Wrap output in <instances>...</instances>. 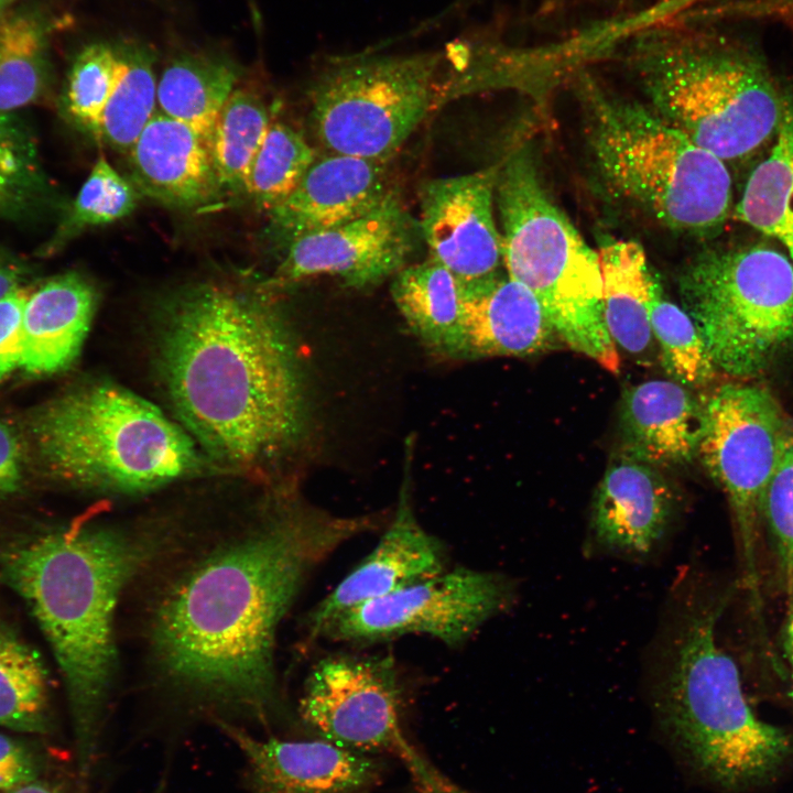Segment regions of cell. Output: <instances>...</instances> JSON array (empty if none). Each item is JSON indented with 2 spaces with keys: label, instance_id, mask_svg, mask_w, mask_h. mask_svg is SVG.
Listing matches in <instances>:
<instances>
[{
  "label": "cell",
  "instance_id": "cell-1",
  "mask_svg": "<svg viewBox=\"0 0 793 793\" xmlns=\"http://www.w3.org/2000/svg\"><path fill=\"white\" fill-rule=\"evenodd\" d=\"M258 514L162 561L143 623L165 691L196 707L269 723L281 706L280 623L311 574L380 514L338 515L280 491Z\"/></svg>",
  "mask_w": 793,
  "mask_h": 793
},
{
  "label": "cell",
  "instance_id": "cell-2",
  "mask_svg": "<svg viewBox=\"0 0 793 793\" xmlns=\"http://www.w3.org/2000/svg\"><path fill=\"white\" fill-rule=\"evenodd\" d=\"M272 291L203 281L161 308L159 369L185 431L209 458L243 471L271 468L304 424L297 357Z\"/></svg>",
  "mask_w": 793,
  "mask_h": 793
},
{
  "label": "cell",
  "instance_id": "cell-3",
  "mask_svg": "<svg viewBox=\"0 0 793 793\" xmlns=\"http://www.w3.org/2000/svg\"><path fill=\"white\" fill-rule=\"evenodd\" d=\"M182 539L167 523L78 524L20 542L0 557L63 675L83 772L95 759L115 677L118 600Z\"/></svg>",
  "mask_w": 793,
  "mask_h": 793
},
{
  "label": "cell",
  "instance_id": "cell-4",
  "mask_svg": "<svg viewBox=\"0 0 793 793\" xmlns=\"http://www.w3.org/2000/svg\"><path fill=\"white\" fill-rule=\"evenodd\" d=\"M724 600L686 607L656 688L659 721L699 778L731 793L774 781L793 761V737L759 719L734 659L719 645Z\"/></svg>",
  "mask_w": 793,
  "mask_h": 793
},
{
  "label": "cell",
  "instance_id": "cell-5",
  "mask_svg": "<svg viewBox=\"0 0 793 793\" xmlns=\"http://www.w3.org/2000/svg\"><path fill=\"white\" fill-rule=\"evenodd\" d=\"M36 452L57 479L116 493L149 491L202 472L191 435L156 406L111 382L73 389L30 423Z\"/></svg>",
  "mask_w": 793,
  "mask_h": 793
},
{
  "label": "cell",
  "instance_id": "cell-6",
  "mask_svg": "<svg viewBox=\"0 0 793 793\" xmlns=\"http://www.w3.org/2000/svg\"><path fill=\"white\" fill-rule=\"evenodd\" d=\"M653 110L724 162L775 135L785 98L760 55L723 34L655 35L634 54Z\"/></svg>",
  "mask_w": 793,
  "mask_h": 793
},
{
  "label": "cell",
  "instance_id": "cell-7",
  "mask_svg": "<svg viewBox=\"0 0 793 793\" xmlns=\"http://www.w3.org/2000/svg\"><path fill=\"white\" fill-rule=\"evenodd\" d=\"M495 202L507 274L534 294L564 344L617 373L620 358L604 318L598 251L554 203L526 150L500 163Z\"/></svg>",
  "mask_w": 793,
  "mask_h": 793
},
{
  "label": "cell",
  "instance_id": "cell-8",
  "mask_svg": "<svg viewBox=\"0 0 793 793\" xmlns=\"http://www.w3.org/2000/svg\"><path fill=\"white\" fill-rule=\"evenodd\" d=\"M583 88L591 156L609 188L671 230L720 228L732 203L726 162L653 109L609 97L589 82Z\"/></svg>",
  "mask_w": 793,
  "mask_h": 793
},
{
  "label": "cell",
  "instance_id": "cell-9",
  "mask_svg": "<svg viewBox=\"0 0 793 793\" xmlns=\"http://www.w3.org/2000/svg\"><path fill=\"white\" fill-rule=\"evenodd\" d=\"M678 287L716 369L753 377L793 346V263L780 250H706L683 270Z\"/></svg>",
  "mask_w": 793,
  "mask_h": 793
},
{
  "label": "cell",
  "instance_id": "cell-10",
  "mask_svg": "<svg viewBox=\"0 0 793 793\" xmlns=\"http://www.w3.org/2000/svg\"><path fill=\"white\" fill-rule=\"evenodd\" d=\"M442 55L356 56L323 69L311 94L326 153L388 162L432 109Z\"/></svg>",
  "mask_w": 793,
  "mask_h": 793
},
{
  "label": "cell",
  "instance_id": "cell-11",
  "mask_svg": "<svg viewBox=\"0 0 793 793\" xmlns=\"http://www.w3.org/2000/svg\"><path fill=\"white\" fill-rule=\"evenodd\" d=\"M703 413L697 457L728 499L745 583L759 606L762 500L790 422L765 389L739 382L717 387L703 402Z\"/></svg>",
  "mask_w": 793,
  "mask_h": 793
},
{
  "label": "cell",
  "instance_id": "cell-12",
  "mask_svg": "<svg viewBox=\"0 0 793 793\" xmlns=\"http://www.w3.org/2000/svg\"><path fill=\"white\" fill-rule=\"evenodd\" d=\"M513 595L512 582L500 573L448 567L341 613L321 639L363 644L426 634L458 647L508 608Z\"/></svg>",
  "mask_w": 793,
  "mask_h": 793
},
{
  "label": "cell",
  "instance_id": "cell-13",
  "mask_svg": "<svg viewBox=\"0 0 793 793\" xmlns=\"http://www.w3.org/2000/svg\"><path fill=\"white\" fill-rule=\"evenodd\" d=\"M391 655L330 654L311 670L298 714L321 738L362 753L395 754L401 684Z\"/></svg>",
  "mask_w": 793,
  "mask_h": 793
},
{
  "label": "cell",
  "instance_id": "cell-14",
  "mask_svg": "<svg viewBox=\"0 0 793 793\" xmlns=\"http://www.w3.org/2000/svg\"><path fill=\"white\" fill-rule=\"evenodd\" d=\"M421 241L419 221L394 187L367 214L292 241L273 276L262 283L274 290L317 275H333L348 287L370 289L406 267Z\"/></svg>",
  "mask_w": 793,
  "mask_h": 793
},
{
  "label": "cell",
  "instance_id": "cell-15",
  "mask_svg": "<svg viewBox=\"0 0 793 793\" xmlns=\"http://www.w3.org/2000/svg\"><path fill=\"white\" fill-rule=\"evenodd\" d=\"M500 163L474 173L428 180L420 189L417 219L428 257L463 284L491 279L502 263L493 210Z\"/></svg>",
  "mask_w": 793,
  "mask_h": 793
},
{
  "label": "cell",
  "instance_id": "cell-16",
  "mask_svg": "<svg viewBox=\"0 0 793 793\" xmlns=\"http://www.w3.org/2000/svg\"><path fill=\"white\" fill-rule=\"evenodd\" d=\"M410 480L406 464L390 523L372 551L307 613L306 642L319 640L341 613L448 568L445 545L415 514Z\"/></svg>",
  "mask_w": 793,
  "mask_h": 793
},
{
  "label": "cell",
  "instance_id": "cell-17",
  "mask_svg": "<svg viewBox=\"0 0 793 793\" xmlns=\"http://www.w3.org/2000/svg\"><path fill=\"white\" fill-rule=\"evenodd\" d=\"M247 763L249 793H367L380 779L369 754L326 739H259L225 719H214Z\"/></svg>",
  "mask_w": 793,
  "mask_h": 793
},
{
  "label": "cell",
  "instance_id": "cell-18",
  "mask_svg": "<svg viewBox=\"0 0 793 793\" xmlns=\"http://www.w3.org/2000/svg\"><path fill=\"white\" fill-rule=\"evenodd\" d=\"M393 188L389 186L388 162L324 153L294 192L268 211V231L286 248L300 237L367 214Z\"/></svg>",
  "mask_w": 793,
  "mask_h": 793
},
{
  "label": "cell",
  "instance_id": "cell-19",
  "mask_svg": "<svg viewBox=\"0 0 793 793\" xmlns=\"http://www.w3.org/2000/svg\"><path fill=\"white\" fill-rule=\"evenodd\" d=\"M676 504L658 467L623 455L609 465L594 495L590 545L610 554L650 555L667 536Z\"/></svg>",
  "mask_w": 793,
  "mask_h": 793
},
{
  "label": "cell",
  "instance_id": "cell-20",
  "mask_svg": "<svg viewBox=\"0 0 793 793\" xmlns=\"http://www.w3.org/2000/svg\"><path fill=\"white\" fill-rule=\"evenodd\" d=\"M130 181L140 193L177 209H197L220 196L207 140L156 111L128 152Z\"/></svg>",
  "mask_w": 793,
  "mask_h": 793
},
{
  "label": "cell",
  "instance_id": "cell-21",
  "mask_svg": "<svg viewBox=\"0 0 793 793\" xmlns=\"http://www.w3.org/2000/svg\"><path fill=\"white\" fill-rule=\"evenodd\" d=\"M461 359L526 357L557 335L534 294L508 274L463 285Z\"/></svg>",
  "mask_w": 793,
  "mask_h": 793
},
{
  "label": "cell",
  "instance_id": "cell-22",
  "mask_svg": "<svg viewBox=\"0 0 793 793\" xmlns=\"http://www.w3.org/2000/svg\"><path fill=\"white\" fill-rule=\"evenodd\" d=\"M703 415V402L675 381L631 387L620 409L624 455L654 467L689 463L698 453Z\"/></svg>",
  "mask_w": 793,
  "mask_h": 793
},
{
  "label": "cell",
  "instance_id": "cell-23",
  "mask_svg": "<svg viewBox=\"0 0 793 793\" xmlns=\"http://www.w3.org/2000/svg\"><path fill=\"white\" fill-rule=\"evenodd\" d=\"M97 301L94 284L76 272L57 275L31 294L20 367L33 374L68 368L87 336Z\"/></svg>",
  "mask_w": 793,
  "mask_h": 793
},
{
  "label": "cell",
  "instance_id": "cell-24",
  "mask_svg": "<svg viewBox=\"0 0 793 793\" xmlns=\"http://www.w3.org/2000/svg\"><path fill=\"white\" fill-rule=\"evenodd\" d=\"M391 295L408 326L432 354L461 359L463 286L432 258L401 269Z\"/></svg>",
  "mask_w": 793,
  "mask_h": 793
},
{
  "label": "cell",
  "instance_id": "cell-25",
  "mask_svg": "<svg viewBox=\"0 0 793 793\" xmlns=\"http://www.w3.org/2000/svg\"><path fill=\"white\" fill-rule=\"evenodd\" d=\"M602 309L608 333L622 350L640 356L652 340L649 317L650 269L643 248L631 240H611L599 250Z\"/></svg>",
  "mask_w": 793,
  "mask_h": 793
},
{
  "label": "cell",
  "instance_id": "cell-26",
  "mask_svg": "<svg viewBox=\"0 0 793 793\" xmlns=\"http://www.w3.org/2000/svg\"><path fill=\"white\" fill-rule=\"evenodd\" d=\"M240 70L218 53L186 52L163 68L156 86L160 113L181 121L208 140L216 118L237 88Z\"/></svg>",
  "mask_w": 793,
  "mask_h": 793
},
{
  "label": "cell",
  "instance_id": "cell-27",
  "mask_svg": "<svg viewBox=\"0 0 793 793\" xmlns=\"http://www.w3.org/2000/svg\"><path fill=\"white\" fill-rule=\"evenodd\" d=\"M767 156L749 175L736 217L776 240L793 263V93H789Z\"/></svg>",
  "mask_w": 793,
  "mask_h": 793
},
{
  "label": "cell",
  "instance_id": "cell-28",
  "mask_svg": "<svg viewBox=\"0 0 793 793\" xmlns=\"http://www.w3.org/2000/svg\"><path fill=\"white\" fill-rule=\"evenodd\" d=\"M53 23L35 6L12 8L0 23V112L37 101L51 80Z\"/></svg>",
  "mask_w": 793,
  "mask_h": 793
},
{
  "label": "cell",
  "instance_id": "cell-29",
  "mask_svg": "<svg viewBox=\"0 0 793 793\" xmlns=\"http://www.w3.org/2000/svg\"><path fill=\"white\" fill-rule=\"evenodd\" d=\"M271 122L259 96L246 89L232 91L207 140L221 194H245L250 167Z\"/></svg>",
  "mask_w": 793,
  "mask_h": 793
},
{
  "label": "cell",
  "instance_id": "cell-30",
  "mask_svg": "<svg viewBox=\"0 0 793 793\" xmlns=\"http://www.w3.org/2000/svg\"><path fill=\"white\" fill-rule=\"evenodd\" d=\"M121 69L102 113L98 139L128 154L156 113L155 55L139 42L119 43Z\"/></svg>",
  "mask_w": 793,
  "mask_h": 793
},
{
  "label": "cell",
  "instance_id": "cell-31",
  "mask_svg": "<svg viewBox=\"0 0 793 793\" xmlns=\"http://www.w3.org/2000/svg\"><path fill=\"white\" fill-rule=\"evenodd\" d=\"M47 708V672L42 659L0 621V726L45 732Z\"/></svg>",
  "mask_w": 793,
  "mask_h": 793
},
{
  "label": "cell",
  "instance_id": "cell-32",
  "mask_svg": "<svg viewBox=\"0 0 793 793\" xmlns=\"http://www.w3.org/2000/svg\"><path fill=\"white\" fill-rule=\"evenodd\" d=\"M649 317L661 360L673 381L689 388L709 383L716 367L699 332L683 307L670 301L656 276L650 283Z\"/></svg>",
  "mask_w": 793,
  "mask_h": 793
},
{
  "label": "cell",
  "instance_id": "cell-33",
  "mask_svg": "<svg viewBox=\"0 0 793 793\" xmlns=\"http://www.w3.org/2000/svg\"><path fill=\"white\" fill-rule=\"evenodd\" d=\"M318 155L300 131L271 122L250 167L245 194L270 211L294 192Z\"/></svg>",
  "mask_w": 793,
  "mask_h": 793
},
{
  "label": "cell",
  "instance_id": "cell-34",
  "mask_svg": "<svg viewBox=\"0 0 793 793\" xmlns=\"http://www.w3.org/2000/svg\"><path fill=\"white\" fill-rule=\"evenodd\" d=\"M121 69L119 43L96 42L84 46L75 56L64 91L68 115L98 138L106 105Z\"/></svg>",
  "mask_w": 793,
  "mask_h": 793
},
{
  "label": "cell",
  "instance_id": "cell-35",
  "mask_svg": "<svg viewBox=\"0 0 793 793\" xmlns=\"http://www.w3.org/2000/svg\"><path fill=\"white\" fill-rule=\"evenodd\" d=\"M140 193L105 156H99L82 185L58 240H68L80 231L105 226L130 215Z\"/></svg>",
  "mask_w": 793,
  "mask_h": 793
},
{
  "label": "cell",
  "instance_id": "cell-36",
  "mask_svg": "<svg viewBox=\"0 0 793 793\" xmlns=\"http://www.w3.org/2000/svg\"><path fill=\"white\" fill-rule=\"evenodd\" d=\"M782 580L793 596V423H789L780 456L762 500Z\"/></svg>",
  "mask_w": 793,
  "mask_h": 793
},
{
  "label": "cell",
  "instance_id": "cell-37",
  "mask_svg": "<svg viewBox=\"0 0 793 793\" xmlns=\"http://www.w3.org/2000/svg\"><path fill=\"white\" fill-rule=\"evenodd\" d=\"M4 115L0 112V209L20 197L32 172L26 141Z\"/></svg>",
  "mask_w": 793,
  "mask_h": 793
},
{
  "label": "cell",
  "instance_id": "cell-38",
  "mask_svg": "<svg viewBox=\"0 0 793 793\" xmlns=\"http://www.w3.org/2000/svg\"><path fill=\"white\" fill-rule=\"evenodd\" d=\"M30 297L15 287L0 298V380L20 367L23 350V318Z\"/></svg>",
  "mask_w": 793,
  "mask_h": 793
},
{
  "label": "cell",
  "instance_id": "cell-39",
  "mask_svg": "<svg viewBox=\"0 0 793 793\" xmlns=\"http://www.w3.org/2000/svg\"><path fill=\"white\" fill-rule=\"evenodd\" d=\"M395 756L403 763L415 793H470L441 771L406 738Z\"/></svg>",
  "mask_w": 793,
  "mask_h": 793
},
{
  "label": "cell",
  "instance_id": "cell-40",
  "mask_svg": "<svg viewBox=\"0 0 793 793\" xmlns=\"http://www.w3.org/2000/svg\"><path fill=\"white\" fill-rule=\"evenodd\" d=\"M22 480V448L15 431L0 419V497L18 490Z\"/></svg>",
  "mask_w": 793,
  "mask_h": 793
},
{
  "label": "cell",
  "instance_id": "cell-41",
  "mask_svg": "<svg viewBox=\"0 0 793 793\" xmlns=\"http://www.w3.org/2000/svg\"><path fill=\"white\" fill-rule=\"evenodd\" d=\"M784 626L783 645L784 653L793 674V596Z\"/></svg>",
  "mask_w": 793,
  "mask_h": 793
},
{
  "label": "cell",
  "instance_id": "cell-42",
  "mask_svg": "<svg viewBox=\"0 0 793 793\" xmlns=\"http://www.w3.org/2000/svg\"><path fill=\"white\" fill-rule=\"evenodd\" d=\"M7 793H61V792L57 791L55 787H53L50 784L34 780V781L21 784L19 786H15L11 790H8Z\"/></svg>",
  "mask_w": 793,
  "mask_h": 793
},
{
  "label": "cell",
  "instance_id": "cell-43",
  "mask_svg": "<svg viewBox=\"0 0 793 793\" xmlns=\"http://www.w3.org/2000/svg\"><path fill=\"white\" fill-rule=\"evenodd\" d=\"M18 287L17 275L8 267L0 263V298Z\"/></svg>",
  "mask_w": 793,
  "mask_h": 793
},
{
  "label": "cell",
  "instance_id": "cell-44",
  "mask_svg": "<svg viewBox=\"0 0 793 793\" xmlns=\"http://www.w3.org/2000/svg\"><path fill=\"white\" fill-rule=\"evenodd\" d=\"M15 787L14 782L9 776V774L6 772V770L2 768L0 763V790H11Z\"/></svg>",
  "mask_w": 793,
  "mask_h": 793
},
{
  "label": "cell",
  "instance_id": "cell-45",
  "mask_svg": "<svg viewBox=\"0 0 793 793\" xmlns=\"http://www.w3.org/2000/svg\"><path fill=\"white\" fill-rule=\"evenodd\" d=\"M15 0H0V23L3 20V18L9 13V11L13 8Z\"/></svg>",
  "mask_w": 793,
  "mask_h": 793
}]
</instances>
